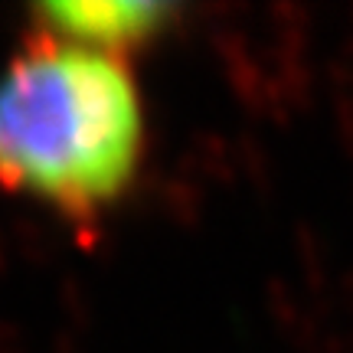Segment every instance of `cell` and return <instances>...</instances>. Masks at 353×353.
<instances>
[{"label":"cell","instance_id":"cell-1","mask_svg":"<svg viewBox=\"0 0 353 353\" xmlns=\"http://www.w3.org/2000/svg\"><path fill=\"white\" fill-rule=\"evenodd\" d=\"M144 148L131 63L30 26L0 72V190L88 229L125 203Z\"/></svg>","mask_w":353,"mask_h":353},{"label":"cell","instance_id":"cell-2","mask_svg":"<svg viewBox=\"0 0 353 353\" xmlns=\"http://www.w3.org/2000/svg\"><path fill=\"white\" fill-rule=\"evenodd\" d=\"M33 30L88 46V50L121 56L148 50L176 23V3H141V0H108V3H39L30 10Z\"/></svg>","mask_w":353,"mask_h":353}]
</instances>
